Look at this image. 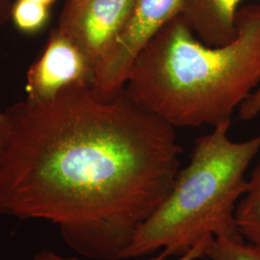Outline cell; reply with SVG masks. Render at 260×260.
Returning a JSON list of instances; mask_svg holds the SVG:
<instances>
[{
  "mask_svg": "<svg viewBox=\"0 0 260 260\" xmlns=\"http://www.w3.org/2000/svg\"><path fill=\"white\" fill-rule=\"evenodd\" d=\"M5 112L0 216L53 223L85 257L124 259L180 170L176 128L124 90L102 101L89 84Z\"/></svg>",
  "mask_w": 260,
  "mask_h": 260,
  "instance_id": "cell-1",
  "label": "cell"
},
{
  "mask_svg": "<svg viewBox=\"0 0 260 260\" xmlns=\"http://www.w3.org/2000/svg\"><path fill=\"white\" fill-rule=\"evenodd\" d=\"M236 27L232 43L208 47L172 19L138 56L125 93L175 128L232 124L260 84V2L238 9Z\"/></svg>",
  "mask_w": 260,
  "mask_h": 260,
  "instance_id": "cell-2",
  "label": "cell"
},
{
  "mask_svg": "<svg viewBox=\"0 0 260 260\" xmlns=\"http://www.w3.org/2000/svg\"><path fill=\"white\" fill-rule=\"evenodd\" d=\"M220 124L197 138L189 164L180 169L166 199L142 224L124 255L138 258L162 249L180 256L207 237L244 239L235 210L248 187L246 172L260 151V134L243 142Z\"/></svg>",
  "mask_w": 260,
  "mask_h": 260,
  "instance_id": "cell-3",
  "label": "cell"
},
{
  "mask_svg": "<svg viewBox=\"0 0 260 260\" xmlns=\"http://www.w3.org/2000/svg\"><path fill=\"white\" fill-rule=\"evenodd\" d=\"M185 0H134L129 18L94 69L91 90L110 101L124 90L138 56L172 19L180 16Z\"/></svg>",
  "mask_w": 260,
  "mask_h": 260,
  "instance_id": "cell-4",
  "label": "cell"
},
{
  "mask_svg": "<svg viewBox=\"0 0 260 260\" xmlns=\"http://www.w3.org/2000/svg\"><path fill=\"white\" fill-rule=\"evenodd\" d=\"M133 3L134 0H66L57 28L95 69L126 23Z\"/></svg>",
  "mask_w": 260,
  "mask_h": 260,
  "instance_id": "cell-5",
  "label": "cell"
},
{
  "mask_svg": "<svg viewBox=\"0 0 260 260\" xmlns=\"http://www.w3.org/2000/svg\"><path fill=\"white\" fill-rule=\"evenodd\" d=\"M94 68L81 49L58 28L51 30L47 45L26 75L28 101L51 100L63 88L93 82Z\"/></svg>",
  "mask_w": 260,
  "mask_h": 260,
  "instance_id": "cell-6",
  "label": "cell"
},
{
  "mask_svg": "<svg viewBox=\"0 0 260 260\" xmlns=\"http://www.w3.org/2000/svg\"><path fill=\"white\" fill-rule=\"evenodd\" d=\"M244 1L185 0L180 17L203 44L221 47L236 37V15Z\"/></svg>",
  "mask_w": 260,
  "mask_h": 260,
  "instance_id": "cell-7",
  "label": "cell"
},
{
  "mask_svg": "<svg viewBox=\"0 0 260 260\" xmlns=\"http://www.w3.org/2000/svg\"><path fill=\"white\" fill-rule=\"evenodd\" d=\"M235 220L242 237L260 247V161L252 170L247 190L236 205Z\"/></svg>",
  "mask_w": 260,
  "mask_h": 260,
  "instance_id": "cell-8",
  "label": "cell"
},
{
  "mask_svg": "<svg viewBox=\"0 0 260 260\" xmlns=\"http://www.w3.org/2000/svg\"><path fill=\"white\" fill-rule=\"evenodd\" d=\"M50 7L28 0H16L11 9V19L21 33L34 35L47 26Z\"/></svg>",
  "mask_w": 260,
  "mask_h": 260,
  "instance_id": "cell-9",
  "label": "cell"
},
{
  "mask_svg": "<svg viewBox=\"0 0 260 260\" xmlns=\"http://www.w3.org/2000/svg\"><path fill=\"white\" fill-rule=\"evenodd\" d=\"M209 260H260V247L246 241L213 237L205 251Z\"/></svg>",
  "mask_w": 260,
  "mask_h": 260,
  "instance_id": "cell-10",
  "label": "cell"
},
{
  "mask_svg": "<svg viewBox=\"0 0 260 260\" xmlns=\"http://www.w3.org/2000/svg\"><path fill=\"white\" fill-rule=\"evenodd\" d=\"M260 114V88L242 103L238 108V117L241 121H249L256 118Z\"/></svg>",
  "mask_w": 260,
  "mask_h": 260,
  "instance_id": "cell-11",
  "label": "cell"
},
{
  "mask_svg": "<svg viewBox=\"0 0 260 260\" xmlns=\"http://www.w3.org/2000/svg\"><path fill=\"white\" fill-rule=\"evenodd\" d=\"M213 237H207L205 238V240L200 242L199 244H197L193 249H191L190 251H187L183 255L177 256L176 260H198L201 258H205V251H206V248L209 244L210 240ZM168 258H165L161 253L158 256H154L151 258H146V259H135V260H167Z\"/></svg>",
  "mask_w": 260,
  "mask_h": 260,
  "instance_id": "cell-12",
  "label": "cell"
},
{
  "mask_svg": "<svg viewBox=\"0 0 260 260\" xmlns=\"http://www.w3.org/2000/svg\"><path fill=\"white\" fill-rule=\"evenodd\" d=\"M9 121L6 112L0 109V162L4 155L9 139Z\"/></svg>",
  "mask_w": 260,
  "mask_h": 260,
  "instance_id": "cell-13",
  "label": "cell"
},
{
  "mask_svg": "<svg viewBox=\"0 0 260 260\" xmlns=\"http://www.w3.org/2000/svg\"><path fill=\"white\" fill-rule=\"evenodd\" d=\"M12 0H0V27H2L11 19Z\"/></svg>",
  "mask_w": 260,
  "mask_h": 260,
  "instance_id": "cell-14",
  "label": "cell"
},
{
  "mask_svg": "<svg viewBox=\"0 0 260 260\" xmlns=\"http://www.w3.org/2000/svg\"><path fill=\"white\" fill-rule=\"evenodd\" d=\"M32 260H80L76 257H64L53 251H40L35 254Z\"/></svg>",
  "mask_w": 260,
  "mask_h": 260,
  "instance_id": "cell-15",
  "label": "cell"
},
{
  "mask_svg": "<svg viewBox=\"0 0 260 260\" xmlns=\"http://www.w3.org/2000/svg\"><path fill=\"white\" fill-rule=\"evenodd\" d=\"M28 1L35 2V3H39V4H43V5H46V6H48V7H51L57 0H28Z\"/></svg>",
  "mask_w": 260,
  "mask_h": 260,
  "instance_id": "cell-16",
  "label": "cell"
}]
</instances>
